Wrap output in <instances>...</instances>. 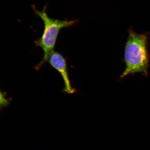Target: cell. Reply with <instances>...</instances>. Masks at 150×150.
<instances>
[{"instance_id":"277c9868","label":"cell","mask_w":150,"mask_h":150,"mask_svg":"<svg viewBox=\"0 0 150 150\" xmlns=\"http://www.w3.org/2000/svg\"><path fill=\"white\" fill-rule=\"evenodd\" d=\"M1 106L4 107L8 105L9 104V101L5 96L4 94L1 92Z\"/></svg>"},{"instance_id":"6da1fadb","label":"cell","mask_w":150,"mask_h":150,"mask_svg":"<svg viewBox=\"0 0 150 150\" xmlns=\"http://www.w3.org/2000/svg\"><path fill=\"white\" fill-rule=\"evenodd\" d=\"M147 42L146 35L129 31L125 51L126 67L121 78L136 73L147 74L149 59Z\"/></svg>"},{"instance_id":"7a4b0ae2","label":"cell","mask_w":150,"mask_h":150,"mask_svg":"<svg viewBox=\"0 0 150 150\" xmlns=\"http://www.w3.org/2000/svg\"><path fill=\"white\" fill-rule=\"evenodd\" d=\"M32 6L35 14L42 20L44 25L42 36L34 42L35 45L40 47L44 52L42 61L36 67V70H38L48 61L50 54L54 51L56 40L60 30L74 25L76 23V21L54 19L48 16L46 6L41 11L37 10L34 5Z\"/></svg>"},{"instance_id":"3957f363","label":"cell","mask_w":150,"mask_h":150,"mask_svg":"<svg viewBox=\"0 0 150 150\" xmlns=\"http://www.w3.org/2000/svg\"><path fill=\"white\" fill-rule=\"evenodd\" d=\"M48 61L61 75L64 82V91L69 94L75 93V89L72 87L69 80L66 61L64 57L59 52L54 51L50 54Z\"/></svg>"}]
</instances>
